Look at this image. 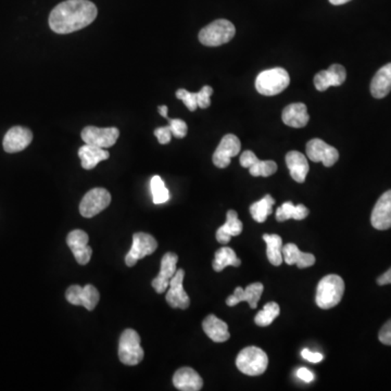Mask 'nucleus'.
I'll use <instances>...</instances> for the list:
<instances>
[{"label":"nucleus","instance_id":"nucleus-1","mask_svg":"<svg viewBox=\"0 0 391 391\" xmlns=\"http://www.w3.org/2000/svg\"><path fill=\"white\" fill-rule=\"evenodd\" d=\"M97 13V7L89 0H65L50 13L49 26L54 33H73L93 23Z\"/></svg>","mask_w":391,"mask_h":391},{"label":"nucleus","instance_id":"nucleus-2","mask_svg":"<svg viewBox=\"0 0 391 391\" xmlns=\"http://www.w3.org/2000/svg\"><path fill=\"white\" fill-rule=\"evenodd\" d=\"M344 293H345L344 279L339 275L330 274L319 281L315 302L321 309H332L341 302Z\"/></svg>","mask_w":391,"mask_h":391},{"label":"nucleus","instance_id":"nucleus-3","mask_svg":"<svg viewBox=\"0 0 391 391\" xmlns=\"http://www.w3.org/2000/svg\"><path fill=\"white\" fill-rule=\"evenodd\" d=\"M290 83L289 74L283 67L266 70L257 75L255 88L263 96H275L288 87Z\"/></svg>","mask_w":391,"mask_h":391},{"label":"nucleus","instance_id":"nucleus-4","mask_svg":"<svg viewBox=\"0 0 391 391\" xmlns=\"http://www.w3.org/2000/svg\"><path fill=\"white\" fill-rule=\"evenodd\" d=\"M236 34L234 24L225 19L215 20L207 25L199 33L201 44L209 47H218L226 44L234 39Z\"/></svg>","mask_w":391,"mask_h":391},{"label":"nucleus","instance_id":"nucleus-5","mask_svg":"<svg viewBox=\"0 0 391 391\" xmlns=\"http://www.w3.org/2000/svg\"><path fill=\"white\" fill-rule=\"evenodd\" d=\"M266 353L257 347H247L237 355L236 366L242 373L248 376L262 375L268 368Z\"/></svg>","mask_w":391,"mask_h":391},{"label":"nucleus","instance_id":"nucleus-6","mask_svg":"<svg viewBox=\"0 0 391 391\" xmlns=\"http://www.w3.org/2000/svg\"><path fill=\"white\" fill-rule=\"evenodd\" d=\"M144 349L140 347V337L136 330H124L118 344V359L125 366H134L144 359Z\"/></svg>","mask_w":391,"mask_h":391},{"label":"nucleus","instance_id":"nucleus-7","mask_svg":"<svg viewBox=\"0 0 391 391\" xmlns=\"http://www.w3.org/2000/svg\"><path fill=\"white\" fill-rule=\"evenodd\" d=\"M111 202V195L105 188H94L88 191L80 204V212L84 218H93L108 208Z\"/></svg>","mask_w":391,"mask_h":391},{"label":"nucleus","instance_id":"nucleus-8","mask_svg":"<svg viewBox=\"0 0 391 391\" xmlns=\"http://www.w3.org/2000/svg\"><path fill=\"white\" fill-rule=\"evenodd\" d=\"M158 248L157 240L151 235L146 233H135L133 235V244L131 250L125 257L127 266H134L138 260L144 259L147 255H152Z\"/></svg>","mask_w":391,"mask_h":391},{"label":"nucleus","instance_id":"nucleus-9","mask_svg":"<svg viewBox=\"0 0 391 391\" xmlns=\"http://www.w3.org/2000/svg\"><path fill=\"white\" fill-rule=\"evenodd\" d=\"M65 298L73 306H82L88 311H93L99 302L101 295L95 286L86 285L85 287H81L73 285L65 291Z\"/></svg>","mask_w":391,"mask_h":391},{"label":"nucleus","instance_id":"nucleus-10","mask_svg":"<svg viewBox=\"0 0 391 391\" xmlns=\"http://www.w3.org/2000/svg\"><path fill=\"white\" fill-rule=\"evenodd\" d=\"M306 155L313 162H322L326 167H332L339 159L338 150L319 138L311 139L306 144Z\"/></svg>","mask_w":391,"mask_h":391},{"label":"nucleus","instance_id":"nucleus-11","mask_svg":"<svg viewBox=\"0 0 391 391\" xmlns=\"http://www.w3.org/2000/svg\"><path fill=\"white\" fill-rule=\"evenodd\" d=\"M120 136V131L116 127L99 129L96 127H86L82 131V139L85 144L93 145L99 148H110L116 144Z\"/></svg>","mask_w":391,"mask_h":391},{"label":"nucleus","instance_id":"nucleus-12","mask_svg":"<svg viewBox=\"0 0 391 391\" xmlns=\"http://www.w3.org/2000/svg\"><path fill=\"white\" fill-rule=\"evenodd\" d=\"M242 149V144L238 137L233 134L225 135L222 138L219 147L213 154L214 165L220 169H225L231 165V159L236 157Z\"/></svg>","mask_w":391,"mask_h":391},{"label":"nucleus","instance_id":"nucleus-13","mask_svg":"<svg viewBox=\"0 0 391 391\" xmlns=\"http://www.w3.org/2000/svg\"><path fill=\"white\" fill-rule=\"evenodd\" d=\"M185 277V271H176V275L173 276L170 282V289L167 293V302L173 309H187L191 304V299L184 290L183 282Z\"/></svg>","mask_w":391,"mask_h":391},{"label":"nucleus","instance_id":"nucleus-14","mask_svg":"<svg viewBox=\"0 0 391 391\" xmlns=\"http://www.w3.org/2000/svg\"><path fill=\"white\" fill-rule=\"evenodd\" d=\"M88 235L82 229H74L67 237V244L74 255L78 264L86 265L93 255V249L88 246Z\"/></svg>","mask_w":391,"mask_h":391},{"label":"nucleus","instance_id":"nucleus-15","mask_svg":"<svg viewBox=\"0 0 391 391\" xmlns=\"http://www.w3.org/2000/svg\"><path fill=\"white\" fill-rule=\"evenodd\" d=\"M33 140L31 129L23 127H13L6 133L3 137V149L8 154L22 151Z\"/></svg>","mask_w":391,"mask_h":391},{"label":"nucleus","instance_id":"nucleus-16","mask_svg":"<svg viewBox=\"0 0 391 391\" xmlns=\"http://www.w3.org/2000/svg\"><path fill=\"white\" fill-rule=\"evenodd\" d=\"M240 161V165L242 167H246V169H249L250 174L255 178H257V176L268 178V176H273L274 173L277 171V165L274 161H272V160L261 161L250 150L242 152Z\"/></svg>","mask_w":391,"mask_h":391},{"label":"nucleus","instance_id":"nucleus-17","mask_svg":"<svg viewBox=\"0 0 391 391\" xmlns=\"http://www.w3.org/2000/svg\"><path fill=\"white\" fill-rule=\"evenodd\" d=\"M372 226L379 231L391 229V189L383 193L376 202L371 215Z\"/></svg>","mask_w":391,"mask_h":391},{"label":"nucleus","instance_id":"nucleus-18","mask_svg":"<svg viewBox=\"0 0 391 391\" xmlns=\"http://www.w3.org/2000/svg\"><path fill=\"white\" fill-rule=\"evenodd\" d=\"M178 255L173 253H167L163 255L161 260V270L159 275L152 281V287L158 293H163L170 286L171 279L176 275V265H178Z\"/></svg>","mask_w":391,"mask_h":391},{"label":"nucleus","instance_id":"nucleus-19","mask_svg":"<svg viewBox=\"0 0 391 391\" xmlns=\"http://www.w3.org/2000/svg\"><path fill=\"white\" fill-rule=\"evenodd\" d=\"M347 72L340 65H332L327 70L317 73L314 78V85L319 92H325L332 86H340L345 83Z\"/></svg>","mask_w":391,"mask_h":391},{"label":"nucleus","instance_id":"nucleus-20","mask_svg":"<svg viewBox=\"0 0 391 391\" xmlns=\"http://www.w3.org/2000/svg\"><path fill=\"white\" fill-rule=\"evenodd\" d=\"M263 289L264 287L261 283L250 284L244 289L237 287L232 296L226 299V304L229 306H234L240 302H248L251 309H255L262 296Z\"/></svg>","mask_w":391,"mask_h":391},{"label":"nucleus","instance_id":"nucleus-21","mask_svg":"<svg viewBox=\"0 0 391 391\" xmlns=\"http://www.w3.org/2000/svg\"><path fill=\"white\" fill-rule=\"evenodd\" d=\"M173 383L182 391H199L204 386V381L191 368H182L173 376Z\"/></svg>","mask_w":391,"mask_h":391},{"label":"nucleus","instance_id":"nucleus-22","mask_svg":"<svg viewBox=\"0 0 391 391\" xmlns=\"http://www.w3.org/2000/svg\"><path fill=\"white\" fill-rule=\"evenodd\" d=\"M286 165L288 167L293 180H296L297 183H304L310 167L308 159L304 157V154L296 150L289 151L286 155Z\"/></svg>","mask_w":391,"mask_h":391},{"label":"nucleus","instance_id":"nucleus-23","mask_svg":"<svg viewBox=\"0 0 391 391\" xmlns=\"http://www.w3.org/2000/svg\"><path fill=\"white\" fill-rule=\"evenodd\" d=\"M284 123L290 127H306L310 120L309 114H308V109L306 105L302 103H291L289 106L286 107L283 110L282 114Z\"/></svg>","mask_w":391,"mask_h":391},{"label":"nucleus","instance_id":"nucleus-24","mask_svg":"<svg viewBox=\"0 0 391 391\" xmlns=\"http://www.w3.org/2000/svg\"><path fill=\"white\" fill-rule=\"evenodd\" d=\"M202 328L210 339L214 342H224L229 339L231 334L229 332V325L216 317L213 314H210L202 322Z\"/></svg>","mask_w":391,"mask_h":391},{"label":"nucleus","instance_id":"nucleus-25","mask_svg":"<svg viewBox=\"0 0 391 391\" xmlns=\"http://www.w3.org/2000/svg\"><path fill=\"white\" fill-rule=\"evenodd\" d=\"M78 157H80L83 169L93 170L94 167H97L98 163L109 159L110 154L103 148L85 144L78 150Z\"/></svg>","mask_w":391,"mask_h":391},{"label":"nucleus","instance_id":"nucleus-26","mask_svg":"<svg viewBox=\"0 0 391 391\" xmlns=\"http://www.w3.org/2000/svg\"><path fill=\"white\" fill-rule=\"evenodd\" d=\"M242 232V223L238 219V213L234 210L227 212L226 223L216 231V240L220 244H226L232 237L238 236Z\"/></svg>","mask_w":391,"mask_h":391},{"label":"nucleus","instance_id":"nucleus-27","mask_svg":"<svg viewBox=\"0 0 391 391\" xmlns=\"http://www.w3.org/2000/svg\"><path fill=\"white\" fill-rule=\"evenodd\" d=\"M391 90V63L383 65L376 72L371 82V94L374 98L386 97Z\"/></svg>","mask_w":391,"mask_h":391},{"label":"nucleus","instance_id":"nucleus-28","mask_svg":"<svg viewBox=\"0 0 391 391\" xmlns=\"http://www.w3.org/2000/svg\"><path fill=\"white\" fill-rule=\"evenodd\" d=\"M283 259L287 264H297L299 268H310L315 263V257L313 255L302 253L295 244L283 246Z\"/></svg>","mask_w":391,"mask_h":391},{"label":"nucleus","instance_id":"nucleus-29","mask_svg":"<svg viewBox=\"0 0 391 391\" xmlns=\"http://www.w3.org/2000/svg\"><path fill=\"white\" fill-rule=\"evenodd\" d=\"M309 213V209L304 207V204L295 206L291 201H287L276 210V220L278 222L287 221V220L290 219L302 221V220L306 219Z\"/></svg>","mask_w":391,"mask_h":391},{"label":"nucleus","instance_id":"nucleus-30","mask_svg":"<svg viewBox=\"0 0 391 391\" xmlns=\"http://www.w3.org/2000/svg\"><path fill=\"white\" fill-rule=\"evenodd\" d=\"M263 240L266 242V255L268 261L275 266H279L283 263V240L279 235L264 234Z\"/></svg>","mask_w":391,"mask_h":391},{"label":"nucleus","instance_id":"nucleus-31","mask_svg":"<svg viewBox=\"0 0 391 391\" xmlns=\"http://www.w3.org/2000/svg\"><path fill=\"white\" fill-rule=\"evenodd\" d=\"M242 264V261L237 257L236 253L232 248L223 247L218 250L214 257L213 270L215 272H222L227 266H235L238 268Z\"/></svg>","mask_w":391,"mask_h":391},{"label":"nucleus","instance_id":"nucleus-32","mask_svg":"<svg viewBox=\"0 0 391 391\" xmlns=\"http://www.w3.org/2000/svg\"><path fill=\"white\" fill-rule=\"evenodd\" d=\"M274 204H275V200H274L273 197L266 195L264 198L251 204L250 213H251L255 222L263 223V222L266 221L268 216L273 212Z\"/></svg>","mask_w":391,"mask_h":391},{"label":"nucleus","instance_id":"nucleus-33","mask_svg":"<svg viewBox=\"0 0 391 391\" xmlns=\"http://www.w3.org/2000/svg\"><path fill=\"white\" fill-rule=\"evenodd\" d=\"M281 313V308L276 302H268L265 304L263 310L255 315V323L257 326H270L274 322V319L278 317Z\"/></svg>","mask_w":391,"mask_h":391},{"label":"nucleus","instance_id":"nucleus-34","mask_svg":"<svg viewBox=\"0 0 391 391\" xmlns=\"http://www.w3.org/2000/svg\"><path fill=\"white\" fill-rule=\"evenodd\" d=\"M150 187H151L152 199L156 204H165L170 199L169 189L165 187V182L159 176L151 178Z\"/></svg>","mask_w":391,"mask_h":391},{"label":"nucleus","instance_id":"nucleus-35","mask_svg":"<svg viewBox=\"0 0 391 391\" xmlns=\"http://www.w3.org/2000/svg\"><path fill=\"white\" fill-rule=\"evenodd\" d=\"M176 98L183 101L189 111H195L196 109L198 108L197 93H191V92H188V90L184 89V88H180V89L176 92Z\"/></svg>","mask_w":391,"mask_h":391},{"label":"nucleus","instance_id":"nucleus-36","mask_svg":"<svg viewBox=\"0 0 391 391\" xmlns=\"http://www.w3.org/2000/svg\"><path fill=\"white\" fill-rule=\"evenodd\" d=\"M169 127H170L173 136L176 138H184L187 135V124L180 118H170Z\"/></svg>","mask_w":391,"mask_h":391},{"label":"nucleus","instance_id":"nucleus-37","mask_svg":"<svg viewBox=\"0 0 391 391\" xmlns=\"http://www.w3.org/2000/svg\"><path fill=\"white\" fill-rule=\"evenodd\" d=\"M212 94H213V88L211 86H204L201 88L200 92L197 93V103H198V108L207 109L211 105Z\"/></svg>","mask_w":391,"mask_h":391},{"label":"nucleus","instance_id":"nucleus-38","mask_svg":"<svg viewBox=\"0 0 391 391\" xmlns=\"http://www.w3.org/2000/svg\"><path fill=\"white\" fill-rule=\"evenodd\" d=\"M155 135L161 145L169 144L173 136L172 131H171V129L169 125H167V127H159V129H156Z\"/></svg>","mask_w":391,"mask_h":391},{"label":"nucleus","instance_id":"nucleus-39","mask_svg":"<svg viewBox=\"0 0 391 391\" xmlns=\"http://www.w3.org/2000/svg\"><path fill=\"white\" fill-rule=\"evenodd\" d=\"M379 341L383 345L391 346V319L385 323L379 334Z\"/></svg>","mask_w":391,"mask_h":391},{"label":"nucleus","instance_id":"nucleus-40","mask_svg":"<svg viewBox=\"0 0 391 391\" xmlns=\"http://www.w3.org/2000/svg\"><path fill=\"white\" fill-rule=\"evenodd\" d=\"M302 358L306 359V361H309L311 363H319L323 360L322 353L319 352H312L309 349H304L302 352Z\"/></svg>","mask_w":391,"mask_h":391},{"label":"nucleus","instance_id":"nucleus-41","mask_svg":"<svg viewBox=\"0 0 391 391\" xmlns=\"http://www.w3.org/2000/svg\"><path fill=\"white\" fill-rule=\"evenodd\" d=\"M297 376H298V379H302L304 383H311L314 379V374L306 368H299L298 372H297Z\"/></svg>","mask_w":391,"mask_h":391},{"label":"nucleus","instance_id":"nucleus-42","mask_svg":"<svg viewBox=\"0 0 391 391\" xmlns=\"http://www.w3.org/2000/svg\"><path fill=\"white\" fill-rule=\"evenodd\" d=\"M377 284L379 286L391 285V268L377 278Z\"/></svg>","mask_w":391,"mask_h":391},{"label":"nucleus","instance_id":"nucleus-43","mask_svg":"<svg viewBox=\"0 0 391 391\" xmlns=\"http://www.w3.org/2000/svg\"><path fill=\"white\" fill-rule=\"evenodd\" d=\"M349 1L350 0H330V3L335 6L344 5V3H349Z\"/></svg>","mask_w":391,"mask_h":391},{"label":"nucleus","instance_id":"nucleus-44","mask_svg":"<svg viewBox=\"0 0 391 391\" xmlns=\"http://www.w3.org/2000/svg\"><path fill=\"white\" fill-rule=\"evenodd\" d=\"M159 112L163 118H167V106H160Z\"/></svg>","mask_w":391,"mask_h":391}]
</instances>
